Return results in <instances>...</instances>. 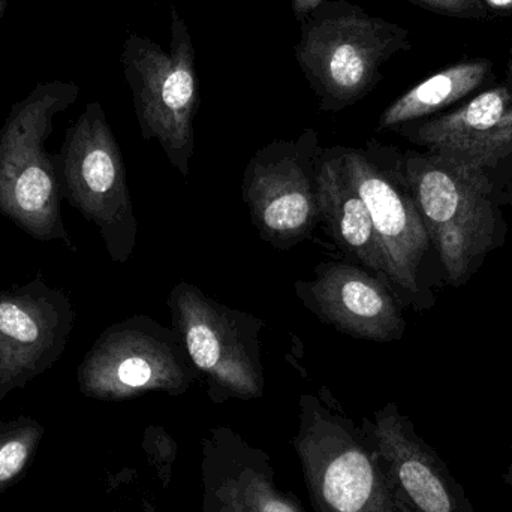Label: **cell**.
Returning <instances> with one entry per match:
<instances>
[{"instance_id":"cell-20","label":"cell","mask_w":512,"mask_h":512,"mask_svg":"<svg viewBox=\"0 0 512 512\" xmlns=\"http://www.w3.org/2000/svg\"><path fill=\"white\" fill-rule=\"evenodd\" d=\"M325 0H292V11L297 20L303 21Z\"/></svg>"},{"instance_id":"cell-10","label":"cell","mask_w":512,"mask_h":512,"mask_svg":"<svg viewBox=\"0 0 512 512\" xmlns=\"http://www.w3.org/2000/svg\"><path fill=\"white\" fill-rule=\"evenodd\" d=\"M340 155L369 210L388 283L403 294H418V273L432 240L403 174L402 153L370 140L360 149L340 147Z\"/></svg>"},{"instance_id":"cell-15","label":"cell","mask_w":512,"mask_h":512,"mask_svg":"<svg viewBox=\"0 0 512 512\" xmlns=\"http://www.w3.org/2000/svg\"><path fill=\"white\" fill-rule=\"evenodd\" d=\"M295 292L307 309L340 333L370 342H396L406 322L387 283L345 262H324L315 279L297 282Z\"/></svg>"},{"instance_id":"cell-23","label":"cell","mask_w":512,"mask_h":512,"mask_svg":"<svg viewBox=\"0 0 512 512\" xmlns=\"http://www.w3.org/2000/svg\"><path fill=\"white\" fill-rule=\"evenodd\" d=\"M504 481L508 487H510L511 499H512V463L508 466L507 472L504 474Z\"/></svg>"},{"instance_id":"cell-12","label":"cell","mask_w":512,"mask_h":512,"mask_svg":"<svg viewBox=\"0 0 512 512\" xmlns=\"http://www.w3.org/2000/svg\"><path fill=\"white\" fill-rule=\"evenodd\" d=\"M378 448L399 512H477L435 448L396 403L361 420Z\"/></svg>"},{"instance_id":"cell-22","label":"cell","mask_w":512,"mask_h":512,"mask_svg":"<svg viewBox=\"0 0 512 512\" xmlns=\"http://www.w3.org/2000/svg\"><path fill=\"white\" fill-rule=\"evenodd\" d=\"M507 86H508V89H510L511 93H512V48L510 51V59H508V66H507Z\"/></svg>"},{"instance_id":"cell-13","label":"cell","mask_w":512,"mask_h":512,"mask_svg":"<svg viewBox=\"0 0 512 512\" xmlns=\"http://www.w3.org/2000/svg\"><path fill=\"white\" fill-rule=\"evenodd\" d=\"M393 131L489 179V170L512 155V93L501 84L451 113L405 123Z\"/></svg>"},{"instance_id":"cell-6","label":"cell","mask_w":512,"mask_h":512,"mask_svg":"<svg viewBox=\"0 0 512 512\" xmlns=\"http://www.w3.org/2000/svg\"><path fill=\"white\" fill-rule=\"evenodd\" d=\"M54 159L63 200L98 228L114 262L128 261L137 246V218L122 150L99 102L87 104L66 129Z\"/></svg>"},{"instance_id":"cell-5","label":"cell","mask_w":512,"mask_h":512,"mask_svg":"<svg viewBox=\"0 0 512 512\" xmlns=\"http://www.w3.org/2000/svg\"><path fill=\"white\" fill-rule=\"evenodd\" d=\"M123 72L146 141H158L170 164L188 176L195 152L194 122L200 107L195 48L188 24L171 6L170 48L131 33L123 44Z\"/></svg>"},{"instance_id":"cell-1","label":"cell","mask_w":512,"mask_h":512,"mask_svg":"<svg viewBox=\"0 0 512 512\" xmlns=\"http://www.w3.org/2000/svg\"><path fill=\"white\" fill-rule=\"evenodd\" d=\"M80 87L47 81L15 102L0 129V213L39 242L75 251L62 218L56 159L47 150L54 117L77 102Z\"/></svg>"},{"instance_id":"cell-7","label":"cell","mask_w":512,"mask_h":512,"mask_svg":"<svg viewBox=\"0 0 512 512\" xmlns=\"http://www.w3.org/2000/svg\"><path fill=\"white\" fill-rule=\"evenodd\" d=\"M168 309L173 330L198 376L206 382L213 403L264 396L261 319L218 303L188 282L177 283L171 289Z\"/></svg>"},{"instance_id":"cell-3","label":"cell","mask_w":512,"mask_h":512,"mask_svg":"<svg viewBox=\"0 0 512 512\" xmlns=\"http://www.w3.org/2000/svg\"><path fill=\"white\" fill-rule=\"evenodd\" d=\"M411 48L400 24L346 0H325L301 21L295 56L319 110L336 113L366 98L381 83L382 65Z\"/></svg>"},{"instance_id":"cell-8","label":"cell","mask_w":512,"mask_h":512,"mask_svg":"<svg viewBox=\"0 0 512 512\" xmlns=\"http://www.w3.org/2000/svg\"><path fill=\"white\" fill-rule=\"evenodd\" d=\"M198 378L176 331L146 315H134L105 328L77 372L81 393L104 402H123L149 393L183 396Z\"/></svg>"},{"instance_id":"cell-17","label":"cell","mask_w":512,"mask_h":512,"mask_svg":"<svg viewBox=\"0 0 512 512\" xmlns=\"http://www.w3.org/2000/svg\"><path fill=\"white\" fill-rule=\"evenodd\" d=\"M492 80V60L486 57L460 60L421 81L396 99L381 114L378 129H394L433 116L477 92Z\"/></svg>"},{"instance_id":"cell-4","label":"cell","mask_w":512,"mask_h":512,"mask_svg":"<svg viewBox=\"0 0 512 512\" xmlns=\"http://www.w3.org/2000/svg\"><path fill=\"white\" fill-rule=\"evenodd\" d=\"M402 170L414 195L447 282H469L498 246L499 221L492 182L433 153L406 152Z\"/></svg>"},{"instance_id":"cell-18","label":"cell","mask_w":512,"mask_h":512,"mask_svg":"<svg viewBox=\"0 0 512 512\" xmlns=\"http://www.w3.org/2000/svg\"><path fill=\"white\" fill-rule=\"evenodd\" d=\"M44 433L42 424L30 417L0 421V493L14 486L29 468Z\"/></svg>"},{"instance_id":"cell-21","label":"cell","mask_w":512,"mask_h":512,"mask_svg":"<svg viewBox=\"0 0 512 512\" xmlns=\"http://www.w3.org/2000/svg\"><path fill=\"white\" fill-rule=\"evenodd\" d=\"M489 12L498 15H512V0H483Z\"/></svg>"},{"instance_id":"cell-2","label":"cell","mask_w":512,"mask_h":512,"mask_svg":"<svg viewBox=\"0 0 512 512\" xmlns=\"http://www.w3.org/2000/svg\"><path fill=\"white\" fill-rule=\"evenodd\" d=\"M300 460L315 512H399L378 448L363 426L343 412L330 393L300 397Z\"/></svg>"},{"instance_id":"cell-16","label":"cell","mask_w":512,"mask_h":512,"mask_svg":"<svg viewBox=\"0 0 512 512\" xmlns=\"http://www.w3.org/2000/svg\"><path fill=\"white\" fill-rule=\"evenodd\" d=\"M319 210L331 237L346 254L357 258L388 283L387 265L369 210L343 165L340 147L324 149L319 167ZM390 285V283H388Z\"/></svg>"},{"instance_id":"cell-24","label":"cell","mask_w":512,"mask_h":512,"mask_svg":"<svg viewBox=\"0 0 512 512\" xmlns=\"http://www.w3.org/2000/svg\"><path fill=\"white\" fill-rule=\"evenodd\" d=\"M9 0H0V21H2L3 15H5L6 9H8Z\"/></svg>"},{"instance_id":"cell-11","label":"cell","mask_w":512,"mask_h":512,"mask_svg":"<svg viewBox=\"0 0 512 512\" xmlns=\"http://www.w3.org/2000/svg\"><path fill=\"white\" fill-rule=\"evenodd\" d=\"M74 324L71 298L41 276L0 291V403L60 360Z\"/></svg>"},{"instance_id":"cell-9","label":"cell","mask_w":512,"mask_h":512,"mask_svg":"<svg viewBox=\"0 0 512 512\" xmlns=\"http://www.w3.org/2000/svg\"><path fill=\"white\" fill-rule=\"evenodd\" d=\"M324 149L315 129L277 140L252 156L243 174V201L259 236L277 249L306 240L322 222L319 167Z\"/></svg>"},{"instance_id":"cell-19","label":"cell","mask_w":512,"mask_h":512,"mask_svg":"<svg viewBox=\"0 0 512 512\" xmlns=\"http://www.w3.org/2000/svg\"><path fill=\"white\" fill-rule=\"evenodd\" d=\"M415 5L423 6L436 14L463 20H486L489 9L483 0H409Z\"/></svg>"},{"instance_id":"cell-14","label":"cell","mask_w":512,"mask_h":512,"mask_svg":"<svg viewBox=\"0 0 512 512\" xmlns=\"http://www.w3.org/2000/svg\"><path fill=\"white\" fill-rule=\"evenodd\" d=\"M203 512H306L295 493L276 484L270 454L227 426L201 442Z\"/></svg>"}]
</instances>
